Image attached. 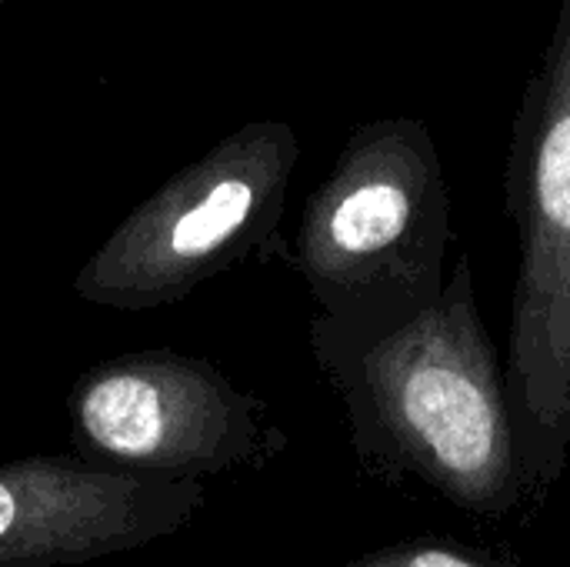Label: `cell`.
<instances>
[{"instance_id": "obj_1", "label": "cell", "mask_w": 570, "mask_h": 567, "mask_svg": "<svg viewBox=\"0 0 570 567\" xmlns=\"http://www.w3.org/2000/svg\"><path fill=\"white\" fill-rule=\"evenodd\" d=\"M307 341L371 478H414L478 518L524 508L508 378L481 321L468 257L411 321L344 331L314 317Z\"/></svg>"}, {"instance_id": "obj_2", "label": "cell", "mask_w": 570, "mask_h": 567, "mask_svg": "<svg viewBox=\"0 0 570 567\" xmlns=\"http://www.w3.org/2000/svg\"><path fill=\"white\" fill-rule=\"evenodd\" d=\"M451 190L417 117L361 124L301 211L287 261L321 321L384 331L431 307L448 284Z\"/></svg>"}, {"instance_id": "obj_3", "label": "cell", "mask_w": 570, "mask_h": 567, "mask_svg": "<svg viewBox=\"0 0 570 567\" xmlns=\"http://www.w3.org/2000/svg\"><path fill=\"white\" fill-rule=\"evenodd\" d=\"M504 190L521 247L504 378L524 505L538 508L570 454V0L521 94Z\"/></svg>"}, {"instance_id": "obj_4", "label": "cell", "mask_w": 570, "mask_h": 567, "mask_svg": "<svg viewBox=\"0 0 570 567\" xmlns=\"http://www.w3.org/2000/svg\"><path fill=\"white\" fill-rule=\"evenodd\" d=\"M297 160L291 124H240L114 227L73 274V294L97 307L154 311L247 257H287L281 221Z\"/></svg>"}, {"instance_id": "obj_5", "label": "cell", "mask_w": 570, "mask_h": 567, "mask_svg": "<svg viewBox=\"0 0 570 567\" xmlns=\"http://www.w3.org/2000/svg\"><path fill=\"white\" fill-rule=\"evenodd\" d=\"M77 458L147 478L200 481L264 471L287 451L271 404L214 361L174 348L127 351L87 368L67 394Z\"/></svg>"}, {"instance_id": "obj_6", "label": "cell", "mask_w": 570, "mask_h": 567, "mask_svg": "<svg viewBox=\"0 0 570 567\" xmlns=\"http://www.w3.org/2000/svg\"><path fill=\"white\" fill-rule=\"evenodd\" d=\"M207 505L200 481L97 468L77 454L0 465V567H70L184 531Z\"/></svg>"}, {"instance_id": "obj_7", "label": "cell", "mask_w": 570, "mask_h": 567, "mask_svg": "<svg viewBox=\"0 0 570 567\" xmlns=\"http://www.w3.org/2000/svg\"><path fill=\"white\" fill-rule=\"evenodd\" d=\"M341 567H521V561L508 551L474 548L451 538H411L351 558Z\"/></svg>"}, {"instance_id": "obj_8", "label": "cell", "mask_w": 570, "mask_h": 567, "mask_svg": "<svg viewBox=\"0 0 570 567\" xmlns=\"http://www.w3.org/2000/svg\"><path fill=\"white\" fill-rule=\"evenodd\" d=\"M3 3H7V0H0V7H3Z\"/></svg>"}]
</instances>
